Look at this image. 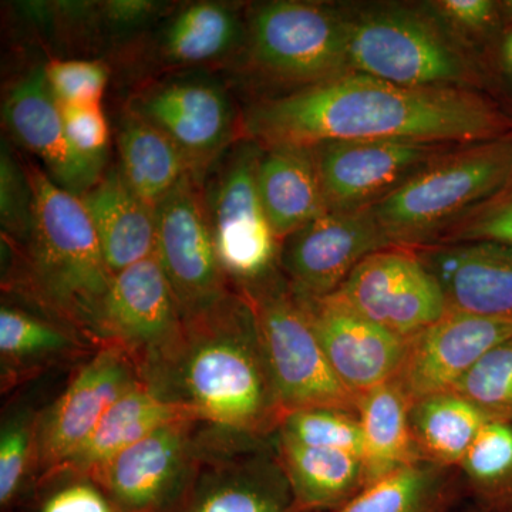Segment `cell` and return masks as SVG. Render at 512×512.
<instances>
[{"label":"cell","instance_id":"f6af8a7d","mask_svg":"<svg viewBox=\"0 0 512 512\" xmlns=\"http://www.w3.org/2000/svg\"><path fill=\"white\" fill-rule=\"evenodd\" d=\"M463 512H487V511L483 510V508L478 507V505L471 503V501H470V503H468L467 507L464 508Z\"/></svg>","mask_w":512,"mask_h":512},{"label":"cell","instance_id":"30bf717a","mask_svg":"<svg viewBox=\"0 0 512 512\" xmlns=\"http://www.w3.org/2000/svg\"><path fill=\"white\" fill-rule=\"evenodd\" d=\"M332 295L407 340L448 311L440 285L412 248L389 247L367 256Z\"/></svg>","mask_w":512,"mask_h":512},{"label":"cell","instance_id":"4fadbf2b","mask_svg":"<svg viewBox=\"0 0 512 512\" xmlns=\"http://www.w3.org/2000/svg\"><path fill=\"white\" fill-rule=\"evenodd\" d=\"M454 148L379 140L338 141L312 150L329 211H350L377 204L421 168Z\"/></svg>","mask_w":512,"mask_h":512},{"label":"cell","instance_id":"83f0119b","mask_svg":"<svg viewBox=\"0 0 512 512\" xmlns=\"http://www.w3.org/2000/svg\"><path fill=\"white\" fill-rule=\"evenodd\" d=\"M490 417L453 392L410 404L409 423L421 460L457 467Z\"/></svg>","mask_w":512,"mask_h":512},{"label":"cell","instance_id":"5b68a950","mask_svg":"<svg viewBox=\"0 0 512 512\" xmlns=\"http://www.w3.org/2000/svg\"><path fill=\"white\" fill-rule=\"evenodd\" d=\"M282 413L306 409L359 412V397L330 366L302 299L288 282L271 278L244 291ZM284 417V416H282Z\"/></svg>","mask_w":512,"mask_h":512},{"label":"cell","instance_id":"f546056e","mask_svg":"<svg viewBox=\"0 0 512 512\" xmlns=\"http://www.w3.org/2000/svg\"><path fill=\"white\" fill-rule=\"evenodd\" d=\"M471 503L512 512V426L490 419L458 466Z\"/></svg>","mask_w":512,"mask_h":512},{"label":"cell","instance_id":"4dcf8cb0","mask_svg":"<svg viewBox=\"0 0 512 512\" xmlns=\"http://www.w3.org/2000/svg\"><path fill=\"white\" fill-rule=\"evenodd\" d=\"M183 512H302L288 481L278 473L235 478L197 495Z\"/></svg>","mask_w":512,"mask_h":512},{"label":"cell","instance_id":"3957f363","mask_svg":"<svg viewBox=\"0 0 512 512\" xmlns=\"http://www.w3.org/2000/svg\"><path fill=\"white\" fill-rule=\"evenodd\" d=\"M33 190L29 272L50 308L96 330L111 274L82 200L53 183L43 168L26 167Z\"/></svg>","mask_w":512,"mask_h":512},{"label":"cell","instance_id":"52a82bcc","mask_svg":"<svg viewBox=\"0 0 512 512\" xmlns=\"http://www.w3.org/2000/svg\"><path fill=\"white\" fill-rule=\"evenodd\" d=\"M261 154L255 141H239L218 160L220 167L204 190L218 261L225 276L244 291L274 278L281 255V241L259 197Z\"/></svg>","mask_w":512,"mask_h":512},{"label":"cell","instance_id":"4316f807","mask_svg":"<svg viewBox=\"0 0 512 512\" xmlns=\"http://www.w3.org/2000/svg\"><path fill=\"white\" fill-rule=\"evenodd\" d=\"M409 409V400L394 380L360 396L357 416L367 487L421 460L410 430Z\"/></svg>","mask_w":512,"mask_h":512},{"label":"cell","instance_id":"6da1fadb","mask_svg":"<svg viewBox=\"0 0 512 512\" xmlns=\"http://www.w3.org/2000/svg\"><path fill=\"white\" fill-rule=\"evenodd\" d=\"M262 148L338 141H417L466 147L512 134V120L460 87H403L350 72L255 103L244 120Z\"/></svg>","mask_w":512,"mask_h":512},{"label":"cell","instance_id":"74e56055","mask_svg":"<svg viewBox=\"0 0 512 512\" xmlns=\"http://www.w3.org/2000/svg\"><path fill=\"white\" fill-rule=\"evenodd\" d=\"M59 106L67 137L74 148L90 160L106 163L110 131L101 103Z\"/></svg>","mask_w":512,"mask_h":512},{"label":"cell","instance_id":"d6986e66","mask_svg":"<svg viewBox=\"0 0 512 512\" xmlns=\"http://www.w3.org/2000/svg\"><path fill=\"white\" fill-rule=\"evenodd\" d=\"M136 383L130 363L119 350H104L94 357L47 417L40 437L42 463L63 466L92 436L107 410Z\"/></svg>","mask_w":512,"mask_h":512},{"label":"cell","instance_id":"8fae6325","mask_svg":"<svg viewBox=\"0 0 512 512\" xmlns=\"http://www.w3.org/2000/svg\"><path fill=\"white\" fill-rule=\"evenodd\" d=\"M393 247L372 207L328 211L282 241L279 265L303 298H326L367 256Z\"/></svg>","mask_w":512,"mask_h":512},{"label":"cell","instance_id":"d590c367","mask_svg":"<svg viewBox=\"0 0 512 512\" xmlns=\"http://www.w3.org/2000/svg\"><path fill=\"white\" fill-rule=\"evenodd\" d=\"M494 241L512 247V175L495 194L468 212L436 242Z\"/></svg>","mask_w":512,"mask_h":512},{"label":"cell","instance_id":"484cf974","mask_svg":"<svg viewBox=\"0 0 512 512\" xmlns=\"http://www.w3.org/2000/svg\"><path fill=\"white\" fill-rule=\"evenodd\" d=\"M117 143L121 177L150 207H156L185 175L197 174L170 137L133 111L121 117Z\"/></svg>","mask_w":512,"mask_h":512},{"label":"cell","instance_id":"8d00e7d4","mask_svg":"<svg viewBox=\"0 0 512 512\" xmlns=\"http://www.w3.org/2000/svg\"><path fill=\"white\" fill-rule=\"evenodd\" d=\"M0 221L9 235L28 241L33 222V190L28 168L19 164L10 148L0 153Z\"/></svg>","mask_w":512,"mask_h":512},{"label":"cell","instance_id":"1f68e13d","mask_svg":"<svg viewBox=\"0 0 512 512\" xmlns=\"http://www.w3.org/2000/svg\"><path fill=\"white\" fill-rule=\"evenodd\" d=\"M279 436L309 447L345 451L363 458L359 416L338 409H306L286 413Z\"/></svg>","mask_w":512,"mask_h":512},{"label":"cell","instance_id":"b9f144b4","mask_svg":"<svg viewBox=\"0 0 512 512\" xmlns=\"http://www.w3.org/2000/svg\"><path fill=\"white\" fill-rule=\"evenodd\" d=\"M158 8V3L147 0H114L100 6V18L106 20L111 29L130 30L148 22Z\"/></svg>","mask_w":512,"mask_h":512},{"label":"cell","instance_id":"277c9868","mask_svg":"<svg viewBox=\"0 0 512 512\" xmlns=\"http://www.w3.org/2000/svg\"><path fill=\"white\" fill-rule=\"evenodd\" d=\"M512 175V134L451 150L372 205L393 247L436 244Z\"/></svg>","mask_w":512,"mask_h":512},{"label":"cell","instance_id":"8992f818","mask_svg":"<svg viewBox=\"0 0 512 512\" xmlns=\"http://www.w3.org/2000/svg\"><path fill=\"white\" fill-rule=\"evenodd\" d=\"M350 20L319 3L278 0L249 18L247 53L276 82L313 86L349 73Z\"/></svg>","mask_w":512,"mask_h":512},{"label":"cell","instance_id":"ffe728a7","mask_svg":"<svg viewBox=\"0 0 512 512\" xmlns=\"http://www.w3.org/2000/svg\"><path fill=\"white\" fill-rule=\"evenodd\" d=\"M187 423L154 431L121 451L94 477L117 512L165 511L183 468Z\"/></svg>","mask_w":512,"mask_h":512},{"label":"cell","instance_id":"2e32d148","mask_svg":"<svg viewBox=\"0 0 512 512\" xmlns=\"http://www.w3.org/2000/svg\"><path fill=\"white\" fill-rule=\"evenodd\" d=\"M184 316L156 254L111 279L96 332L127 348L167 355L184 330Z\"/></svg>","mask_w":512,"mask_h":512},{"label":"cell","instance_id":"5bb4252c","mask_svg":"<svg viewBox=\"0 0 512 512\" xmlns=\"http://www.w3.org/2000/svg\"><path fill=\"white\" fill-rule=\"evenodd\" d=\"M512 336V319L447 311L407 342L394 382L410 404L450 393L495 346Z\"/></svg>","mask_w":512,"mask_h":512},{"label":"cell","instance_id":"836d02e7","mask_svg":"<svg viewBox=\"0 0 512 512\" xmlns=\"http://www.w3.org/2000/svg\"><path fill=\"white\" fill-rule=\"evenodd\" d=\"M70 340L43 320L18 309L0 311V352L3 359L23 360L62 352Z\"/></svg>","mask_w":512,"mask_h":512},{"label":"cell","instance_id":"7402d4cb","mask_svg":"<svg viewBox=\"0 0 512 512\" xmlns=\"http://www.w3.org/2000/svg\"><path fill=\"white\" fill-rule=\"evenodd\" d=\"M259 197L279 241L329 211L312 148H262Z\"/></svg>","mask_w":512,"mask_h":512},{"label":"cell","instance_id":"7c38bea8","mask_svg":"<svg viewBox=\"0 0 512 512\" xmlns=\"http://www.w3.org/2000/svg\"><path fill=\"white\" fill-rule=\"evenodd\" d=\"M130 111L183 150L201 175L234 140L235 110L227 90L207 77H175L131 97Z\"/></svg>","mask_w":512,"mask_h":512},{"label":"cell","instance_id":"ba28073f","mask_svg":"<svg viewBox=\"0 0 512 512\" xmlns=\"http://www.w3.org/2000/svg\"><path fill=\"white\" fill-rule=\"evenodd\" d=\"M350 72L403 87H460L470 67L436 26L402 9L377 10L350 20Z\"/></svg>","mask_w":512,"mask_h":512},{"label":"cell","instance_id":"7a4b0ae2","mask_svg":"<svg viewBox=\"0 0 512 512\" xmlns=\"http://www.w3.org/2000/svg\"><path fill=\"white\" fill-rule=\"evenodd\" d=\"M165 356L177 357L181 403L197 417L245 433L281 423L284 413L245 296H225L185 319L183 335Z\"/></svg>","mask_w":512,"mask_h":512},{"label":"cell","instance_id":"9a60e30c","mask_svg":"<svg viewBox=\"0 0 512 512\" xmlns=\"http://www.w3.org/2000/svg\"><path fill=\"white\" fill-rule=\"evenodd\" d=\"M2 111L10 134L42 161L43 171L63 190L82 197L106 173V163L84 157L70 143L45 66L33 67L10 87Z\"/></svg>","mask_w":512,"mask_h":512},{"label":"cell","instance_id":"ab89813d","mask_svg":"<svg viewBox=\"0 0 512 512\" xmlns=\"http://www.w3.org/2000/svg\"><path fill=\"white\" fill-rule=\"evenodd\" d=\"M36 512H117L96 485L72 483L47 495Z\"/></svg>","mask_w":512,"mask_h":512},{"label":"cell","instance_id":"7bdbcfd3","mask_svg":"<svg viewBox=\"0 0 512 512\" xmlns=\"http://www.w3.org/2000/svg\"><path fill=\"white\" fill-rule=\"evenodd\" d=\"M503 62L508 72L512 74V32L508 33L503 43Z\"/></svg>","mask_w":512,"mask_h":512},{"label":"cell","instance_id":"cb8c5ba5","mask_svg":"<svg viewBox=\"0 0 512 512\" xmlns=\"http://www.w3.org/2000/svg\"><path fill=\"white\" fill-rule=\"evenodd\" d=\"M279 468L302 512H335L367 487L365 461L356 454L278 439Z\"/></svg>","mask_w":512,"mask_h":512},{"label":"cell","instance_id":"ee69618b","mask_svg":"<svg viewBox=\"0 0 512 512\" xmlns=\"http://www.w3.org/2000/svg\"><path fill=\"white\" fill-rule=\"evenodd\" d=\"M501 12L507 16L508 19L512 20V0H505V2L498 3Z\"/></svg>","mask_w":512,"mask_h":512},{"label":"cell","instance_id":"e0dca14e","mask_svg":"<svg viewBox=\"0 0 512 512\" xmlns=\"http://www.w3.org/2000/svg\"><path fill=\"white\" fill-rule=\"evenodd\" d=\"M299 298L333 372L346 389L360 399L392 382L402 367L409 340L359 315L333 295Z\"/></svg>","mask_w":512,"mask_h":512},{"label":"cell","instance_id":"44dd1931","mask_svg":"<svg viewBox=\"0 0 512 512\" xmlns=\"http://www.w3.org/2000/svg\"><path fill=\"white\" fill-rule=\"evenodd\" d=\"M111 274L156 254V215L119 170L104 173L82 197Z\"/></svg>","mask_w":512,"mask_h":512},{"label":"cell","instance_id":"9c48e42d","mask_svg":"<svg viewBox=\"0 0 512 512\" xmlns=\"http://www.w3.org/2000/svg\"><path fill=\"white\" fill-rule=\"evenodd\" d=\"M156 256L184 319L207 311L225 296L200 175H185L154 207Z\"/></svg>","mask_w":512,"mask_h":512},{"label":"cell","instance_id":"603a6c76","mask_svg":"<svg viewBox=\"0 0 512 512\" xmlns=\"http://www.w3.org/2000/svg\"><path fill=\"white\" fill-rule=\"evenodd\" d=\"M197 417L190 407L165 400L153 390L134 384L107 410L99 426L63 467L96 477L121 451L167 424Z\"/></svg>","mask_w":512,"mask_h":512},{"label":"cell","instance_id":"ac0fdd59","mask_svg":"<svg viewBox=\"0 0 512 512\" xmlns=\"http://www.w3.org/2000/svg\"><path fill=\"white\" fill-rule=\"evenodd\" d=\"M436 278L448 311L512 319V247L458 241L412 248Z\"/></svg>","mask_w":512,"mask_h":512},{"label":"cell","instance_id":"e575fe53","mask_svg":"<svg viewBox=\"0 0 512 512\" xmlns=\"http://www.w3.org/2000/svg\"><path fill=\"white\" fill-rule=\"evenodd\" d=\"M47 82L59 104L101 103L109 83V67L99 60H50Z\"/></svg>","mask_w":512,"mask_h":512},{"label":"cell","instance_id":"d4e9b609","mask_svg":"<svg viewBox=\"0 0 512 512\" xmlns=\"http://www.w3.org/2000/svg\"><path fill=\"white\" fill-rule=\"evenodd\" d=\"M468 503L457 467L419 460L369 485L335 512H463Z\"/></svg>","mask_w":512,"mask_h":512},{"label":"cell","instance_id":"f1b7e54d","mask_svg":"<svg viewBox=\"0 0 512 512\" xmlns=\"http://www.w3.org/2000/svg\"><path fill=\"white\" fill-rule=\"evenodd\" d=\"M244 40V28L234 9L224 3L198 2L168 23L160 39V55L174 66L220 62Z\"/></svg>","mask_w":512,"mask_h":512},{"label":"cell","instance_id":"60d3db41","mask_svg":"<svg viewBox=\"0 0 512 512\" xmlns=\"http://www.w3.org/2000/svg\"><path fill=\"white\" fill-rule=\"evenodd\" d=\"M433 5L448 22L473 32L490 26L500 10L498 3L491 0H441Z\"/></svg>","mask_w":512,"mask_h":512},{"label":"cell","instance_id":"d6a6232c","mask_svg":"<svg viewBox=\"0 0 512 512\" xmlns=\"http://www.w3.org/2000/svg\"><path fill=\"white\" fill-rule=\"evenodd\" d=\"M453 393L476 404L490 419L512 426V336L488 352Z\"/></svg>","mask_w":512,"mask_h":512},{"label":"cell","instance_id":"f35d334b","mask_svg":"<svg viewBox=\"0 0 512 512\" xmlns=\"http://www.w3.org/2000/svg\"><path fill=\"white\" fill-rule=\"evenodd\" d=\"M30 434L22 423H13L0 437V504L8 507L15 501L25 478L28 464Z\"/></svg>","mask_w":512,"mask_h":512}]
</instances>
